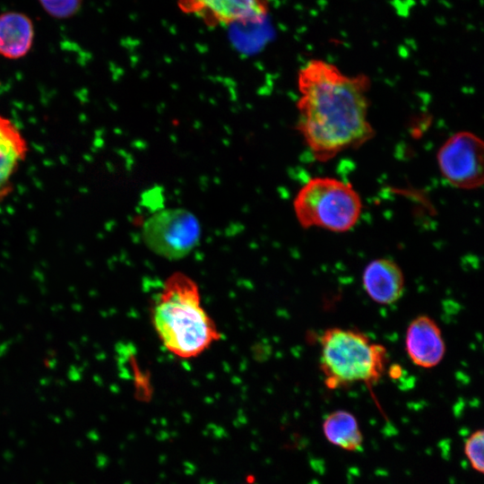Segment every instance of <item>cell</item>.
I'll return each mask as SVG.
<instances>
[{
    "label": "cell",
    "instance_id": "cell-1",
    "mask_svg": "<svg viewBox=\"0 0 484 484\" xmlns=\"http://www.w3.org/2000/svg\"><path fill=\"white\" fill-rule=\"evenodd\" d=\"M297 84L298 131L316 160L329 161L373 138L367 75H349L331 63L312 59L298 70Z\"/></svg>",
    "mask_w": 484,
    "mask_h": 484
},
{
    "label": "cell",
    "instance_id": "cell-2",
    "mask_svg": "<svg viewBox=\"0 0 484 484\" xmlns=\"http://www.w3.org/2000/svg\"><path fill=\"white\" fill-rule=\"evenodd\" d=\"M152 321L165 348L179 358L196 357L220 338L201 305L197 285L183 273L166 281L155 301Z\"/></svg>",
    "mask_w": 484,
    "mask_h": 484
},
{
    "label": "cell",
    "instance_id": "cell-3",
    "mask_svg": "<svg viewBox=\"0 0 484 484\" xmlns=\"http://www.w3.org/2000/svg\"><path fill=\"white\" fill-rule=\"evenodd\" d=\"M320 368L330 389L375 384L385 370V348L357 330L329 328L320 337Z\"/></svg>",
    "mask_w": 484,
    "mask_h": 484
},
{
    "label": "cell",
    "instance_id": "cell-4",
    "mask_svg": "<svg viewBox=\"0 0 484 484\" xmlns=\"http://www.w3.org/2000/svg\"><path fill=\"white\" fill-rule=\"evenodd\" d=\"M362 206L359 194L350 183L331 177L310 178L293 200L300 226L333 232L351 229L360 218Z\"/></svg>",
    "mask_w": 484,
    "mask_h": 484
},
{
    "label": "cell",
    "instance_id": "cell-5",
    "mask_svg": "<svg viewBox=\"0 0 484 484\" xmlns=\"http://www.w3.org/2000/svg\"><path fill=\"white\" fill-rule=\"evenodd\" d=\"M142 236L145 245L156 255L180 259L197 245L201 227L197 218L183 208L155 212L143 222Z\"/></svg>",
    "mask_w": 484,
    "mask_h": 484
},
{
    "label": "cell",
    "instance_id": "cell-6",
    "mask_svg": "<svg viewBox=\"0 0 484 484\" xmlns=\"http://www.w3.org/2000/svg\"><path fill=\"white\" fill-rule=\"evenodd\" d=\"M483 142L475 134H452L438 149L436 160L441 176L452 186L477 189L483 184Z\"/></svg>",
    "mask_w": 484,
    "mask_h": 484
},
{
    "label": "cell",
    "instance_id": "cell-7",
    "mask_svg": "<svg viewBox=\"0 0 484 484\" xmlns=\"http://www.w3.org/2000/svg\"><path fill=\"white\" fill-rule=\"evenodd\" d=\"M179 10L210 28L261 24L270 11L269 0H177Z\"/></svg>",
    "mask_w": 484,
    "mask_h": 484
},
{
    "label": "cell",
    "instance_id": "cell-8",
    "mask_svg": "<svg viewBox=\"0 0 484 484\" xmlns=\"http://www.w3.org/2000/svg\"><path fill=\"white\" fill-rule=\"evenodd\" d=\"M405 350L413 364L423 368L437 366L445 353L438 324L428 315L414 318L406 330Z\"/></svg>",
    "mask_w": 484,
    "mask_h": 484
},
{
    "label": "cell",
    "instance_id": "cell-9",
    "mask_svg": "<svg viewBox=\"0 0 484 484\" xmlns=\"http://www.w3.org/2000/svg\"><path fill=\"white\" fill-rule=\"evenodd\" d=\"M28 151V142L18 125L0 115V202L13 191L14 176Z\"/></svg>",
    "mask_w": 484,
    "mask_h": 484
},
{
    "label": "cell",
    "instance_id": "cell-10",
    "mask_svg": "<svg viewBox=\"0 0 484 484\" xmlns=\"http://www.w3.org/2000/svg\"><path fill=\"white\" fill-rule=\"evenodd\" d=\"M362 284L368 297L376 303L391 305L403 293L404 275L394 261L377 258L366 266Z\"/></svg>",
    "mask_w": 484,
    "mask_h": 484
},
{
    "label": "cell",
    "instance_id": "cell-11",
    "mask_svg": "<svg viewBox=\"0 0 484 484\" xmlns=\"http://www.w3.org/2000/svg\"><path fill=\"white\" fill-rule=\"evenodd\" d=\"M34 39L31 20L24 13L6 12L0 14V56L19 59L29 53Z\"/></svg>",
    "mask_w": 484,
    "mask_h": 484
},
{
    "label": "cell",
    "instance_id": "cell-12",
    "mask_svg": "<svg viewBox=\"0 0 484 484\" xmlns=\"http://www.w3.org/2000/svg\"><path fill=\"white\" fill-rule=\"evenodd\" d=\"M323 432L329 443L349 452L361 450L363 436L356 417L347 411L330 413L323 422Z\"/></svg>",
    "mask_w": 484,
    "mask_h": 484
},
{
    "label": "cell",
    "instance_id": "cell-13",
    "mask_svg": "<svg viewBox=\"0 0 484 484\" xmlns=\"http://www.w3.org/2000/svg\"><path fill=\"white\" fill-rule=\"evenodd\" d=\"M483 446L484 431L478 429L474 431L464 443V454L473 470L483 473Z\"/></svg>",
    "mask_w": 484,
    "mask_h": 484
},
{
    "label": "cell",
    "instance_id": "cell-14",
    "mask_svg": "<svg viewBox=\"0 0 484 484\" xmlns=\"http://www.w3.org/2000/svg\"><path fill=\"white\" fill-rule=\"evenodd\" d=\"M39 2L50 16L57 19L72 17L82 6V0H39Z\"/></svg>",
    "mask_w": 484,
    "mask_h": 484
},
{
    "label": "cell",
    "instance_id": "cell-15",
    "mask_svg": "<svg viewBox=\"0 0 484 484\" xmlns=\"http://www.w3.org/2000/svg\"><path fill=\"white\" fill-rule=\"evenodd\" d=\"M243 484H257L255 483V481H249V480H246L245 483Z\"/></svg>",
    "mask_w": 484,
    "mask_h": 484
}]
</instances>
